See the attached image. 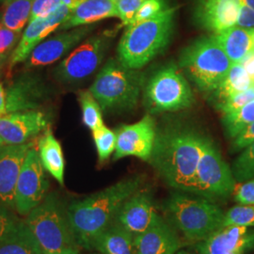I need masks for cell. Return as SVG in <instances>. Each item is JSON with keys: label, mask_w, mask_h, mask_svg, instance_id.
<instances>
[{"label": "cell", "mask_w": 254, "mask_h": 254, "mask_svg": "<svg viewBox=\"0 0 254 254\" xmlns=\"http://www.w3.org/2000/svg\"><path fill=\"white\" fill-rule=\"evenodd\" d=\"M253 101H254V81L248 90L237 93L236 95L226 101L218 109L223 114H226L243 108L247 104Z\"/></svg>", "instance_id": "d590c367"}, {"label": "cell", "mask_w": 254, "mask_h": 254, "mask_svg": "<svg viewBox=\"0 0 254 254\" xmlns=\"http://www.w3.org/2000/svg\"><path fill=\"white\" fill-rule=\"evenodd\" d=\"M145 74L140 69H131L110 59L100 70L90 91L106 113L135 109L144 89Z\"/></svg>", "instance_id": "8992f818"}, {"label": "cell", "mask_w": 254, "mask_h": 254, "mask_svg": "<svg viewBox=\"0 0 254 254\" xmlns=\"http://www.w3.org/2000/svg\"><path fill=\"white\" fill-rule=\"evenodd\" d=\"M235 200L238 204H254V179L244 182L236 191Z\"/></svg>", "instance_id": "60d3db41"}, {"label": "cell", "mask_w": 254, "mask_h": 254, "mask_svg": "<svg viewBox=\"0 0 254 254\" xmlns=\"http://www.w3.org/2000/svg\"><path fill=\"white\" fill-rule=\"evenodd\" d=\"M137 254H175L181 250V239L173 225L162 217L152 227L135 236Z\"/></svg>", "instance_id": "44dd1931"}, {"label": "cell", "mask_w": 254, "mask_h": 254, "mask_svg": "<svg viewBox=\"0 0 254 254\" xmlns=\"http://www.w3.org/2000/svg\"><path fill=\"white\" fill-rule=\"evenodd\" d=\"M169 222L192 242H200L222 227L224 212L216 201L177 191L163 202Z\"/></svg>", "instance_id": "277c9868"}, {"label": "cell", "mask_w": 254, "mask_h": 254, "mask_svg": "<svg viewBox=\"0 0 254 254\" xmlns=\"http://www.w3.org/2000/svg\"><path fill=\"white\" fill-rule=\"evenodd\" d=\"M7 145L4 141H3V139L0 137V151L5 147V146Z\"/></svg>", "instance_id": "c3c4849f"}, {"label": "cell", "mask_w": 254, "mask_h": 254, "mask_svg": "<svg viewBox=\"0 0 254 254\" xmlns=\"http://www.w3.org/2000/svg\"><path fill=\"white\" fill-rule=\"evenodd\" d=\"M143 176L135 174L80 200H74L67 213L73 236L80 248L93 250V243L114 222L124 202L141 189Z\"/></svg>", "instance_id": "7a4b0ae2"}, {"label": "cell", "mask_w": 254, "mask_h": 254, "mask_svg": "<svg viewBox=\"0 0 254 254\" xmlns=\"http://www.w3.org/2000/svg\"><path fill=\"white\" fill-rule=\"evenodd\" d=\"M143 99L150 114L189 109L195 102L189 82L175 64L164 66L150 77Z\"/></svg>", "instance_id": "ba28073f"}, {"label": "cell", "mask_w": 254, "mask_h": 254, "mask_svg": "<svg viewBox=\"0 0 254 254\" xmlns=\"http://www.w3.org/2000/svg\"><path fill=\"white\" fill-rule=\"evenodd\" d=\"M246 5L254 9V0H244Z\"/></svg>", "instance_id": "7dc6e473"}, {"label": "cell", "mask_w": 254, "mask_h": 254, "mask_svg": "<svg viewBox=\"0 0 254 254\" xmlns=\"http://www.w3.org/2000/svg\"><path fill=\"white\" fill-rule=\"evenodd\" d=\"M207 138L190 124H166L156 130L149 163L169 187L193 194L195 173Z\"/></svg>", "instance_id": "6da1fadb"}, {"label": "cell", "mask_w": 254, "mask_h": 254, "mask_svg": "<svg viewBox=\"0 0 254 254\" xmlns=\"http://www.w3.org/2000/svg\"><path fill=\"white\" fill-rule=\"evenodd\" d=\"M179 64L195 86L208 94L224 79L233 65L213 34L187 46L180 55Z\"/></svg>", "instance_id": "52a82bcc"}, {"label": "cell", "mask_w": 254, "mask_h": 254, "mask_svg": "<svg viewBox=\"0 0 254 254\" xmlns=\"http://www.w3.org/2000/svg\"><path fill=\"white\" fill-rule=\"evenodd\" d=\"M254 250V228L225 226L198 242L199 254H247Z\"/></svg>", "instance_id": "d6986e66"}, {"label": "cell", "mask_w": 254, "mask_h": 254, "mask_svg": "<svg viewBox=\"0 0 254 254\" xmlns=\"http://www.w3.org/2000/svg\"><path fill=\"white\" fill-rule=\"evenodd\" d=\"M0 75H1V69H0Z\"/></svg>", "instance_id": "816d5d0a"}, {"label": "cell", "mask_w": 254, "mask_h": 254, "mask_svg": "<svg viewBox=\"0 0 254 254\" xmlns=\"http://www.w3.org/2000/svg\"><path fill=\"white\" fill-rule=\"evenodd\" d=\"M37 151L46 172L64 187L65 159L63 147L50 128L40 136Z\"/></svg>", "instance_id": "cb8c5ba5"}, {"label": "cell", "mask_w": 254, "mask_h": 254, "mask_svg": "<svg viewBox=\"0 0 254 254\" xmlns=\"http://www.w3.org/2000/svg\"><path fill=\"white\" fill-rule=\"evenodd\" d=\"M175 254H199V253H195L190 250H179Z\"/></svg>", "instance_id": "bcb514c9"}, {"label": "cell", "mask_w": 254, "mask_h": 254, "mask_svg": "<svg viewBox=\"0 0 254 254\" xmlns=\"http://www.w3.org/2000/svg\"><path fill=\"white\" fill-rule=\"evenodd\" d=\"M242 226L254 228V204H237L224 214L222 227Z\"/></svg>", "instance_id": "d6a6232c"}, {"label": "cell", "mask_w": 254, "mask_h": 254, "mask_svg": "<svg viewBox=\"0 0 254 254\" xmlns=\"http://www.w3.org/2000/svg\"><path fill=\"white\" fill-rule=\"evenodd\" d=\"M112 34L106 31L93 35L75 47L55 69L57 80L73 84L91 76L103 63L111 44Z\"/></svg>", "instance_id": "30bf717a"}, {"label": "cell", "mask_w": 254, "mask_h": 254, "mask_svg": "<svg viewBox=\"0 0 254 254\" xmlns=\"http://www.w3.org/2000/svg\"><path fill=\"white\" fill-rule=\"evenodd\" d=\"M61 6L62 0H35L31 9L29 22L50 15Z\"/></svg>", "instance_id": "f35d334b"}, {"label": "cell", "mask_w": 254, "mask_h": 254, "mask_svg": "<svg viewBox=\"0 0 254 254\" xmlns=\"http://www.w3.org/2000/svg\"><path fill=\"white\" fill-rule=\"evenodd\" d=\"M78 101L82 110L83 124L91 131L104 126L102 109L90 90L78 92Z\"/></svg>", "instance_id": "f546056e"}, {"label": "cell", "mask_w": 254, "mask_h": 254, "mask_svg": "<svg viewBox=\"0 0 254 254\" xmlns=\"http://www.w3.org/2000/svg\"><path fill=\"white\" fill-rule=\"evenodd\" d=\"M160 218L151 192L140 189L124 202L114 222L136 236L152 227Z\"/></svg>", "instance_id": "2e32d148"}, {"label": "cell", "mask_w": 254, "mask_h": 254, "mask_svg": "<svg viewBox=\"0 0 254 254\" xmlns=\"http://www.w3.org/2000/svg\"><path fill=\"white\" fill-rule=\"evenodd\" d=\"M48 128L49 117L40 109L8 113L0 117V137L7 145L31 142Z\"/></svg>", "instance_id": "5bb4252c"}, {"label": "cell", "mask_w": 254, "mask_h": 254, "mask_svg": "<svg viewBox=\"0 0 254 254\" xmlns=\"http://www.w3.org/2000/svg\"><path fill=\"white\" fill-rule=\"evenodd\" d=\"M167 9L165 0H146L136 11L135 16L128 26H133L154 18L164 9Z\"/></svg>", "instance_id": "e575fe53"}, {"label": "cell", "mask_w": 254, "mask_h": 254, "mask_svg": "<svg viewBox=\"0 0 254 254\" xmlns=\"http://www.w3.org/2000/svg\"><path fill=\"white\" fill-rule=\"evenodd\" d=\"M0 254H45L23 219L17 229L0 242Z\"/></svg>", "instance_id": "4316f807"}, {"label": "cell", "mask_w": 254, "mask_h": 254, "mask_svg": "<svg viewBox=\"0 0 254 254\" xmlns=\"http://www.w3.org/2000/svg\"><path fill=\"white\" fill-rule=\"evenodd\" d=\"M93 250L101 254H137L135 236L115 222L95 239Z\"/></svg>", "instance_id": "d4e9b609"}, {"label": "cell", "mask_w": 254, "mask_h": 254, "mask_svg": "<svg viewBox=\"0 0 254 254\" xmlns=\"http://www.w3.org/2000/svg\"></svg>", "instance_id": "f907efd6"}, {"label": "cell", "mask_w": 254, "mask_h": 254, "mask_svg": "<svg viewBox=\"0 0 254 254\" xmlns=\"http://www.w3.org/2000/svg\"><path fill=\"white\" fill-rule=\"evenodd\" d=\"M35 0H10L5 4L0 16V24L15 31H22L29 21Z\"/></svg>", "instance_id": "83f0119b"}, {"label": "cell", "mask_w": 254, "mask_h": 254, "mask_svg": "<svg viewBox=\"0 0 254 254\" xmlns=\"http://www.w3.org/2000/svg\"><path fill=\"white\" fill-rule=\"evenodd\" d=\"M244 0H196L194 19L198 26L217 33L237 25Z\"/></svg>", "instance_id": "e0dca14e"}, {"label": "cell", "mask_w": 254, "mask_h": 254, "mask_svg": "<svg viewBox=\"0 0 254 254\" xmlns=\"http://www.w3.org/2000/svg\"><path fill=\"white\" fill-rule=\"evenodd\" d=\"M176 8H167L154 18L127 26L119 43L118 60L131 69H141L171 41Z\"/></svg>", "instance_id": "3957f363"}, {"label": "cell", "mask_w": 254, "mask_h": 254, "mask_svg": "<svg viewBox=\"0 0 254 254\" xmlns=\"http://www.w3.org/2000/svg\"><path fill=\"white\" fill-rule=\"evenodd\" d=\"M45 254H79L67 207L57 192L46 195L24 219Z\"/></svg>", "instance_id": "5b68a950"}, {"label": "cell", "mask_w": 254, "mask_h": 254, "mask_svg": "<svg viewBox=\"0 0 254 254\" xmlns=\"http://www.w3.org/2000/svg\"><path fill=\"white\" fill-rule=\"evenodd\" d=\"M111 17L119 18L116 0H83L71 10L59 29L65 31Z\"/></svg>", "instance_id": "7402d4cb"}, {"label": "cell", "mask_w": 254, "mask_h": 254, "mask_svg": "<svg viewBox=\"0 0 254 254\" xmlns=\"http://www.w3.org/2000/svg\"><path fill=\"white\" fill-rule=\"evenodd\" d=\"M34 142L6 145L0 151V204L15 210L14 196L21 167Z\"/></svg>", "instance_id": "ffe728a7"}, {"label": "cell", "mask_w": 254, "mask_h": 254, "mask_svg": "<svg viewBox=\"0 0 254 254\" xmlns=\"http://www.w3.org/2000/svg\"><path fill=\"white\" fill-rule=\"evenodd\" d=\"M92 137L98 154V161L103 164L107 162L115 152L116 133L105 125L92 131Z\"/></svg>", "instance_id": "4dcf8cb0"}, {"label": "cell", "mask_w": 254, "mask_h": 254, "mask_svg": "<svg viewBox=\"0 0 254 254\" xmlns=\"http://www.w3.org/2000/svg\"><path fill=\"white\" fill-rule=\"evenodd\" d=\"M9 1H10V0H0V2H3L4 4H6V3H8Z\"/></svg>", "instance_id": "681fc988"}, {"label": "cell", "mask_w": 254, "mask_h": 254, "mask_svg": "<svg viewBox=\"0 0 254 254\" xmlns=\"http://www.w3.org/2000/svg\"><path fill=\"white\" fill-rule=\"evenodd\" d=\"M241 64L244 66L246 71L250 74L253 81H254V51L249 55Z\"/></svg>", "instance_id": "b9f144b4"}, {"label": "cell", "mask_w": 254, "mask_h": 254, "mask_svg": "<svg viewBox=\"0 0 254 254\" xmlns=\"http://www.w3.org/2000/svg\"><path fill=\"white\" fill-rule=\"evenodd\" d=\"M15 210L0 204V242L10 236L23 219L17 217Z\"/></svg>", "instance_id": "836d02e7"}, {"label": "cell", "mask_w": 254, "mask_h": 254, "mask_svg": "<svg viewBox=\"0 0 254 254\" xmlns=\"http://www.w3.org/2000/svg\"><path fill=\"white\" fill-rule=\"evenodd\" d=\"M254 83L241 64H233L227 75L210 94V101L218 109L226 101L239 92L248 90Z\"/></svg>", "instance_id": "484cf974"}, {"label": "cell", "mask_w": 254, "mask_h": 254, "mask_svg": "<svg viewBox=\"0 0 254 254\" xmlns=\"http://www.w3.org/2000/svg\"><path fill=\"white\" fill-rule=\"evenodd\" d=\"M95 27V24L74 27L43 41L27 58L25 62V68H38L58 62L64 56L69 54L74 47L79 46Z\"/></svg>", "instance_id": "9a60e30c"}, {"label": "cell", "mask_w": 254, "mask_h": 254, "mask_svg": "<svg viewBox=\"0 0 254 254\" xmlns=\"http://www.w3.org/2000/svg\"><path fill=\"white\" fill-rule=\"evenodd\" d=\"M254 122V101L236 111L223 114L222 124L226 135L230 138L236 137L244 128Z\"/></svg>", "instance_id": "f1b7e54d"}, {"label": "cell", "mask_w": 254, "mask_h": 254, "mask_svg": "<svg viewBox=\"0 0 254 254\" xmlns=\"http://www.w3.org/2000/svg\"><path fill=\"white\" fill-rule=\"evenodd\" d=\"M72 9L62 5L59 9L46 17L30 21L23 32L18 45L9 57V68L25 63L30 53L46 37L61 27Z\"/></svg>", "instance_id": "ac0fdd59"}, {"label": "cell", "mask_w": 254, "mask_h": 254, "mask_svg": "<svg viewBox=\"0 0 254 254\" xmlns=\"http://www.w3.org/2000/svg\"><path fill=\"white\" fill-rule=\"evenodd\" d=\"M22 31H15L0 24V54L9 56L21 40Z\"/></svg>", "instance_id": "8d00e7d4"}, {"label": "cell", "mask_w": 254, "mask_h": 254, "mask_svg": "<svg viewBox=\"0 0 254 254\" xmlns=\"http://www.w3.org/2000/svg\"><path fill=\"white\" fill-rule=\"evenodd\" d=\"M235 186L232 169L217 144L208 136L195 173L193 194L217 202L229 198Z\"/></svg>", "instance_id": "9c48e42d"}, {"label": "cell", "mask_w": 254, "mask_h": 254, "mask_svg": "<svg viewBox=\"0 0 254 254\" xmlns=\"http://www.w3.org/2000/svg\"><path fill=\"white\" fill-rule=\"evenodd\" d=\"M6 113V89L0 82V117Z\"/></svg>", "instance_id": "7bdbcfd3"}, {"label": "cell", "mask_w": 254, "mask_h": 254, "mask_svg": "<svg viewBox=\"0 0 254 254\" xmlns=\"http://www.w3.org/2000/svg\"><path fill=\"white\" fill-rule=\"evenodd\" d=\"M83 0H62V5L68 7L69 9H73L81 3Z\"/></svg>", "instance_id": "ee69618b"}, {"label": "cell", "mask_w": 254, "mask_h": 254, "mask_svg": "<svg viewBox=\"0 0 254 254\" xmlns=\"http://www.w3.org/2000/svg\"><path fill=\"white\" fill-rule=\"evenodd\" d=\"M8 60H9V56L0 54V69H2V67L6 64Z\"/></svg>", "instance_id": "f6af8a7d"}, {"label": "cell", "mask_w": 254, "mask_h": 254, "mask_svg": "<svg viewBox=\"0 0 254 254\" xmlns=\"http://www.w3.org/2000/svg\"><path fill=\"white\" fill-rule=\"evenodd\" d=\"M233 175L238 183L252 180L254 178V141L243 150L233 164Z\"/></svg>", "instance_id": "1f68e13d"}, {"label": "cell", "mask_w": 254, "mask_h": 254, "mask_svg": "<svg viewBox=\"0 0 254 254\" xmlns=\"http://www.w3.org/2000/svg\"><path fill=\"white\" fill-rule=\"evenodd\" d=\"M156 130L155 121L150 114L136 124L119 127L115 131L116 148L113 160L135 156L149 162L154 149Z\"/></svg>", "instance_id": "7c38bea8"}, {"label": "cell", "mask_w": 254, "mask_h": 254, "mask_svg": "<svg viewBox=\"0 0 254 254\" xmlns=\"http://www.w3.org/2000/svg\"><path fill=\"white\" fill-rule=\"evenodd\" d=\"M254 141V122L244 128L236 137L233 138L232 151L238 152L244 150L246 147Z\"/></svg>", "instance_id": "ab89813d"}, {"label": "cell", "mask_w": 254, "mask_h": 254, "mask_svg": "<svg viewBox=\"0 0 254 254\" xmlns=\"http://www.w3.org/2000/svg\"><path fill=\"white\" fill-rule=\"evenodd\" d=\"M119 19L123 26L127 27L134 18L136 11L141 7L146 0H116Z\"/></svg>", "instance_id": "74e56055"}, {"label": "cell", "mask_w": 254, "mask_h": 254, "mask_svg": "<svg viewBox=\"0 0 254 254\" xmlns=\"http://www.w3.org/2000/svg\"><path fill=\"white\" fill-rule=\"evenodd\" d=\"M50 187L46 170L36 148L27 151L16 183L14 206L20 216H26L46 199Z\"/></svg>", "instance_id": "8fae6325"}, {"label": "cell", "mask_w": 254, "mask_h": 254, "mask_svg": "<svg viewBox=\"0 0 254 254\" xmlns=\"http://www.w3.org/2000/svg\"><path fill=\"white\" fill-rule=\"evenodd\" d=\"M52 96V91L37 73L21 74L6 88V113L39 110Z\"/></svg>", "instance_id": "4fadbf2b"}, {"label": "cell", "mask_w": 254, "mask_h": 254, "mask_svg": "<svg viewBox=\"0 0 254 254\" xmlns=\"http://www.w3.org/2000/svg\"><path fill=\"white\" fill-rule=\"evenodd\" d=\"M254 29L235 26L213 33V36L223 48L232 64H241L254 52Z\"/></svg>", "instance_id": "603a6c76"}]
</instances>
